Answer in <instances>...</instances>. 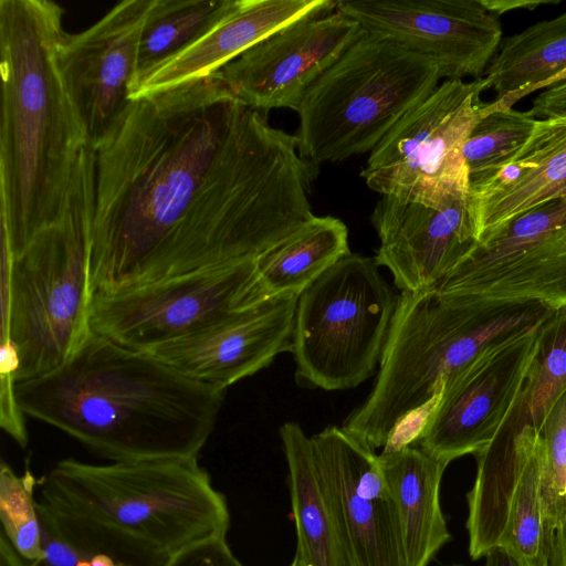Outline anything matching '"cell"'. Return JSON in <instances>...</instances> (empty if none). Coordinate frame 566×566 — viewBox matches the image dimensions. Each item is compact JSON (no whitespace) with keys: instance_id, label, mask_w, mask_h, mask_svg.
Masks as SVG:
<instances>
[{"instance_id":"obj_1","label":"cell","mask_w":566,"mask_h":566,"mask_svg":"<svg viewBox=\"0 0 566 566\" xmlns=\"http://www.w3.org/2000/svg\"><path fill=\"white\" fill-rule=\"evenodd\" d=\"M213 74L134 97L94 149L93 294L256 261L307 223L296 135Z\"/></svg>"},{"instance_id":"obj_2","label":"cell","mask_w":566,"mask_h":566,"mask_svg":"<svg viewBox=\"0 0 566 566\" xmlns=\"http://www.w3.org/2000/svg\"><path fill=\"white\" fill-rule=\"evenodd\" d=\"M224 396L93 332L62 365L15 385L24 416L112 462L197 458Z\"/></svg>"},{"instance_id":"obj_3","label":"cell","mask_w":566,"mask_h":566,"mask_svg":"<svg viewBox=\"0 0 566 566\" xmlns=\"http://www.w3.org/2000/svg\"><path fill=\"white\" fill-rule=\"evenodd\" d=\"M63 14L49 0H0V231L10 252L57 219L88 145L60 65Z\"/></svg>"},{"instance_id":"obj_4","label":"cell","mask_w":566,"mask_h":566,"mask_svg":"<svg viewBox=\"0 0 566 566\" xmlns=\"http://www.w3.org/2000/svg\"><path fill=\"white\" fill-rule=\"evenodd\" d=\"M556 307L542 302H488L436 289L401 292L374 387L343 428L369 448L405 447L443 381L488 346L543 323Z\"/></svg>"},{"instance_id":"obj_5","label":"cell","mask_w":566,"mask_h":566,"mask_svg":"<svg viewBox=\"0 0 566 566\" xmlns=\"http://www.w3.org/2000/svg\"><path fill=\"white\" fill-rule=\"evenodd\" d=\"M95 151L74 165L57 219L15 252L1 248V344L18 357L17 382L62 365L91 334V234Z\"/></svg>"},{"instance_id":"obj_6","label":"cell","mask_w":566,"mask_h":566,"mask_svg":"<svg viewBox=\"0 0 566 566\" xmlns=\"http://www.w3.org/2000/svg\"><path fill=\"white\" fill-rule=\"evenodd\" d=\"M40 499L94 517L175 555L226 537L230 511L197 458L93 464L63 459L40 480Z\"/></svg>"},{"instance_id":"obj_7","label":"cell","mask_w":566,"mask_h":566,"mask_svg":"<svg viewBox=\"0 0 566 566\" xmlns=\"http://www.w3.org/2000/svg\"><path fill=\"white\" fill-rule=\"evenodd\" d=\"M441 78L433 60L363 30L295 108L301 156L318 166L370 153Z\"/></svg>"},{"instance_id":"obj_8","label":"cell","mask_w":566,"mask_h":566,"mask_svg":"<svg viewBox=\"0 0 566 566\" xmlns=\"http://www.w3.org/2000/svg\"><path fill=\"white\" fill-rule=\"evenodd\" d=\"M378 268L349 253L298 295L290 352L300 384L345 390L379 368L399 295Z\"/></svg>"},{"instance_id":"obj_9","label":"cell","mask_w":566,"mask_h":566,"mask_svg":"<svg viewBox=\"0 0 566 566\" xmlns=\"http://www.w3.org/2000/svg\"><path fill=\"white\" fill-rule=\"evenodd\" d=\"M480 80H444L369 153L360 171L381 196L441 208L468 196L463 146L481 118Z\"/></svg>"},{"instance_id":"obj_10","label":"cell","mask_w":566,"mask_h":566,"mask_svg":"<svg viewBox=\"0 0 566 566\" xmlns=\"http://www.w3.org/2000/svg\"><path fill=\"white\" fill-rule=\"evenodd\" d=\"M266 301L251 261L93 294L90 327L122 346L151 352Z\"/></svg>"},{"instance_id":"obj_11","label":"cell","mask_w":566,"mask_h":566,"mask_svg":"<svg viewBox=\"0 0 566 566\" xmlns=\"http://www.w3.org/2000/svg\"><path fill=\"white\" fill-rule=\"evenodd\" d=\"M544 322L493 343L451 374L420 424L416 447L447 465L488 448L530 376Z\"/></svg>"},{"instance_id":"obj_12","label":"cell","mask_w":566,"mask_h":566,"mask_svg":"<svg viewBox=\"0 0 566 566\" xmlns=\"http://www.w3.org/2000/svg\"><path fill=\"white\" fill-rule=\"evenodd\" d=\"M434 289L479 301L566 306V199L548 201L476 243Z\"/></svg>"},{"instance_id":"obj_13","label":"cell","mask_w":566,"mask_h":566,"mask_svg":"<svg viewBox=\"0 0 566 566\" xmlns=\"http://www.w3.org/2000/svg\"><path fill=\"white\" fill-rule=\"evenodd\" d=\"M311 440L346 566H406L397 509L374 450L337 426Z\"/></svg>"},{"instance_id":"obj_14","label":"cell","mask_w":566,"mask_h":566,"mask_svg":"<svg viewBox=\"0 0 566 566\" xmlns=\"http://www.w3.org/2000/svg\"><path fill=\"white\" fill-rule=\"evenodd\" d=\"M363 30L433 60L442 78L483 77L503 39L481 0H338Z\"/></svg>"},{"instance_id":"obj_15","label":"cell","mask_w":566,"mask_h":566,"mask_svg":"<svg viewBox=\"0 0 566 566\" xmlns=\"http://www.w3.org/2000/svg\"><path fill=\"white\" fill-rule=\"evenodd\" d=\"M363 29L337 9L300 19L212 73L241 102L261 112L294 109L306 91L358 39Z\"/></svg>"},{"instance_id":"obj_16","label":"cell","mask_w":566,"mask_h":566,"mask_svg":"<svg viewBox=\"0 0 566 566\" xmlns=\"http://www.w3.org/2000/svg\"><path fill=\"white\" fill-rule=\"evenodd\" d=\"M151 2L120 1L88 29L65 33L61 42L62 74L93 149L118 126L132 102L140 35Z\"/></svg>"},{"instance_id":"obj_17","label":"cell","mask_w":566,"mask_h":566,"mask_svg":"<svg viewBox=\"0 0 566 566\" xmlns=\"http://www.w3.org/2000/svg\"><path fill=\"white\" fill-rule=\"evenodd\" d=\"M370 221L379 247L375 260L397 289H434L476 244L468 196L441 208L381 196Z\"/></svg>"},{"instance_id":"obj_18","label":"cell","mask_w":566,"mask_h":566,"mask_svg":"<svg viewBox=\"0 0 566 566\" xmlns=\"http://www.w3.org/2000/svg\"><path fill=\"white\" fill-rule=\"evenodd\" d=\"M297 297L269 300L148 353L190 379L226 391L291 349Z\"/></svg>"},{"instance_id":"obj_19","label":"cell","mask_w":566,"mask_h":566,"mask_svg":"<svg viewBox=\"0 0 566 566\" xmlns=\"http://www.w3.org/2000/svg\"><path fill=\"white\" fill-rule=\"evenodd\" d=\"M565 182L566 123L537 118L522 147L495 170L469 184L468 208L476 243L552 201Z\"/></svg>"},{"instance_id":"obj_20","label":"cell","mask_w":566,"mask_h":566,"mask_svg":"<svg viewBox=\"0 0 566 566\" xmlns=\"http://www.w3.org/2000/svg\"><path fill=\"white\" fill-rule=\"evenodd\" d=\"M335 9L333 0H231L203 33L137 81L130 98L210 75L285 25Z\"/></svg>"},{"instance_id":"obj_21","label":"cell","mask_w":566,"mask_h":566,"mask_svg":"<svg viewBox=\"0 0 566 566\" xmlns=\"http://www.w3.org/2000/svg\"><path fill=\"white\" fill-rule=\"evenodd\" d=\"M377 458L397 509L406 566H428L451 539L440 503L448 465L415 446L382 450Z\"/></svg>"},{"instance_id":"obj_22","label":"cell","mask_w":566,"mask_h":566,"mask_svg":"<svg viewBox=\"0 0 566 566\" xmlns=\"http://www.w3.org/2000/svg\"><path fill=\"white\" fill-rule=\"evenodd\" d=\"M42 548L31 566H167L169 555L94 517L38 500Z\"/></svg>"},{"instance_id":"obj_23","label":"cell","mask_w":566,"mask_h":566,"mask_svg":"<svg viewBox=\"0 0 566 566\" xmlns=\"http://www.w3.org/2000/svg\"><path fill=\"white\" fill-rule=\"evenodd\" d=\"M563 80H566V11L503 36L480 78L482 92L495 93L494 101L481 104V116L512 108L527 94Z\"/></svg>"},{"instance_id":"obj_24","label":"cell","mask_w":566,"mask_h":566,"mask_svg":"<svg viewBox=\"0 0 566 566\" xmlns=\"http://www.w3.org/2000/svg\"><path fill=\"white\" fill-rule=\"evenodd\" d=\"M279 434L289 470V490L302 566H346L317 470L311 437L295 421Z\"/></svg>"},{"instance_id":"obj_25","label":"cell","mask_w":566,"mask_h":566,"mask_svg":"<svg viewBox=\"0 0 566 566\" xmlns=\"http://www.w3.org/2000/svg\"><path fill=\"white\" fill-rule=\"evenodd\" d=\"M349 253L346 224L333 216H314L256 260L262 293L266 300L298 296Z\"/></svg>"},{"instance_id":"obj_26","label":"cell","mask_w":566,"mask_h":566,"mask_svg":"<svg viewBox=\"0 0 566 566\" xmlns=\"http://www.w3.org/2000/svg\"><path fill=\"white\" fill-rule=\"evenodd\" d=\"M544 468L545 444L539 434L523 467L497 544L507 548L521 566H551L554 532L548 525L542 495Z\"/></svg>"},{"instance_id":"obj_27","label":"cell","mask_w":566,"mask_h":566,"mask_svg":"<svg viewBox=\"0 0 566 566\" xmlns=\"http://www.w3.org/2000/svg\"><path fill=\"white\" fill-rule=\"evenodd\" d=\"M231 0H153L138 49L132 86L149 70L171 57L203 33ZM130 86V88H132Z\"/></svg>"},{"instance_id":"obj_28","label":"cell","mask_w":566,"mask_h":566,"mask_svg":"<svg viewBox=\"0 0 566 566\" xmlns=\"http://www.w3.org/2000/svg\"><path fill=\"white\" fill-rule=\"evenodd\" d=\"M536 119L528 111L513 107L482 115L463 146L470 181L492 172L522 147Z\"/></svg>"},{"instance_id":"obj_29","label":"cell","mask_w":566,"mask_h":566,"mask_svg":"<svg viewBox=\"0 0 566 566\" xmlns=\"http://www.w3.org/2000/svg\"><path fill=\"white\" fill-rule=\"evenodd\" d=\"M35 484L36 480L30 471L18 475L8 463L1 462V534L19 555L31 563L40 557L42 548Z\"/></svg>"},{"instance_id":"obj_30","label":"cell","mask_w":566,"mask_h":566,"mask_svg":"<svg viewBox=\"0 0 566 566\" xmlns=\"http://www.w3.org/2000/svg\"><path fill=\"white\" fill-rule=\"evenodd\" d=\"M542 436L545 444L542 495L554 532L566 520V390L552 407Z\"/></svg>"},{"instance_id":"obj_31","label":"cell","mask_w":566,"mask_h":566,"mask_svg":"<svg viewBox=\"0 0 566 566\" xmlns=\"http://www.w3.org/2000/svg\"><path fill=\"white\" fill-rule=\"evenodd\" d=\"M167 566H245L233 554L226 537L190 546L170 557Z\"/></svg>"},{"instance_id":"obj_32","label":"cell","mask_w":566,"mask_h":566,"mask_svg":"<svg viewBox=\"0 0 566 566\" xmlns=\"http://www.w3.org/2000/svg\"><path fill=\"white\" fill-rule=\"evenodd\" d=\"M533 117L549 118L566 123V80L542 91L528 109Z\"/></svg>"},{"instance_id":"obj_33","label":"cell","mask_w":566,"mask_h":566,"mask_svg":"<svg viewBox=\"0 0 566 566\" xmlns=\"http://www.w3.org/2000/svg\"><path fill=\"white\" fill-rule=\"evenodd\" d=\"M481 3L489 12L500 17L513 10H534L539 6L557 4L559 0H481Z\"/></svg>"},{"instance_id":"obj_34","label":"cell","mask_w":566,"mask_h":566,"mask_svg":"<svg viewBox=\"0 0 566 566\" xmlns=\"http://www.w3.org/2000/svg\"><path fill=\"white\" fill-rule=\"evenodd\" d=\"M551 566H566V520L560 522L554 530Z\"/></svg>"},{"instance_id":"obj_35","label":"cell","mask_w":566,"mask_h":566,"mask_svg":"<svg viewBox=\"0 0 566 566\" xmlns=\"http://www.w3.org/2000/svg\"><path fill=\"white\" fill-rule=\"evenodd\" d=\"M484 557L485 566H521L514 555L502 545L492 547Z\"/></svg>"},{"instance_id":"obj_36","label":"cell","mask_w":566,"mask_h":566,"mask_svg":"<svg viewBox=\"0 0 566 566\" xmlns=\"http://www.w3.org/2000/svg\"><path fill=\"white\" fill-rule=\"evenodd\" d=\"M0 566H31L30 562L19 555L2 534L0 535Z\"/></svg>"},{"instance_id":"obj_37","label":"cell","mask_w":566,"mask_h":566,"mask_svg":"<svg viewBox=\"0 0 566 566\" xmlns=\"http://www.w3.org/2000/svg\"><path fill=\"white\" fill-rule=\"evenodd\" d=\"M566 199V182L562 186V188L555 193L552 200Z\"/></svg>"},{"instance_id":"obj_38","label":"cell","mask_w":566,"mask_h":566,"mask_svg":"<svg viewBox=\"0 0 566 566\" xmlns=\"http://www.w3.org/2000/svg\"><path fill=\"white\" fill-rule=\"evenodd\" d=\"M290 566H302L301 560H300V558H298V556H297V554H296V553H295V555H294V557H293L292 563L290 564Z\"/></svg>"},{"instance_id":"obj_39","label":"cell","mask_w":566,"mask_h":566,"mask_svg":"<svg viewBox=\"0 0 566 566\" xmlns=\"http://www.w3.org/2000/svg\"><path fill=\"white\" fill-rule=\"evenodd\" d=\"M449 566H462V565H459V564H453V565H449Z\"/></svg>"}]
</instances>
